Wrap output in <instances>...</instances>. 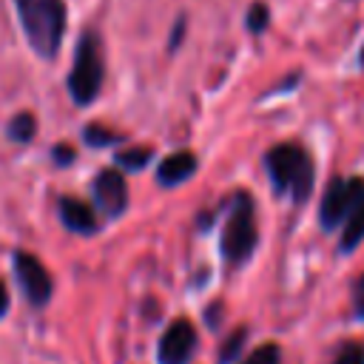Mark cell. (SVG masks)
<instances>
[{"mask_svg": "<svg viewBox=\"0 0 364 364\" xmlns=\"http://www.w3.org/2000/svg\"><path fill=\"white\" fill-rule=\"evenodd\" d=\"M17 20L37 57L51 60L60 51L65 34V3L63 0H14Z\"/></svg>", "mask_w": 364, "mask_h": 364, "instance_id": "6da1fadb", "label": "cell"}, {"mask_svg": "<svg viewBox=\"0 0 364 364\" xmlns=\"http://www.w3.org/2000/svg\"><path fill=\"white\" fill-rule=\"evenodd\" d=\"M264 168L279 193H287L293 202H304L313 193V159L301 145L282 142L264 154Z\"/></svg>", "mask_w": 364, "mask_h": 364, "instance_id": "7a4b0ae2", "label": "cell"}, {"mask_svg": "<svg viewBox=\"0 0 364 364\" xmlns=\"http://www.w3.org/2000/svg\"><path fill=\"white\" fill-rule=\"evenodd\" d=\"M259 245V228H256V208L247 191H236L228 208V219L222 228V239H219V250L222 259L230 264H242L253 256Z\"/></svg>", "mask_w": 364, "mask_h": 364, "instance_id": "3957f363", "label": "cell"}, {"mask_svg": "<svg viewBox=\"0 0 364 364\" xmlns=\"http://www.w3.org/2000/svg\"><path fill=\"white\" fill-rule=\"evenodd\" d=\"M102 46L100 37L94 31H82L77 51H74V65L68 74V94L77 105H88L97 100L100 88H102Z\"/></svg>", "mask_w": 364, "mask_h": 364, "instance_id": "277c9868", "label": "cell"}, {"mask_svg": "<svg viewBox=\"0 0 364 364\" xmlns=\"http://www.w3.org/2000/svg\"><path fill=\"white\" fill-rule=\"evenodd\" d=\"M364 196V179H330L327 188H324V196H321V205H318V222L324 230H333L336 225H341L353 205Z\"/></svg>", "mask_w": 364, "mask_h": 364, "instance_id": "5b68a950", "label": "cell"}, {"mask_svg": "<svg viewBox=\"0 0 364 364\" xmlns=\"http://www.w3.org/2000/svg\"><path fill=\"white\" fill-rule=\"evenodd\" d=\"M14 276L26 293V299L34 304V307H46L48 299H51V273L46 270V264L34 256V253H26V250H14Z\"/></svg>", "mask_w": 364, "mask_h": 364, "instance_id": "8992f818", "label": "cell"}, {"mask_svg": "<svg viewBox=\"0 0 364 364\" xmlns=\"http://www.w3.org/2000/svg\"><path fill=\"white\" fill-rule=\"evenodd\" d=\"M196 350V330L188 318H176L168 324L156 344V361L159 364H188Z\"/></svg>", "mask_w": 364, "mask_h": 364, "instance_id": "52a82bcc", "label": "cell"}, {"mask_svg": "<svg viewBox=\"0 0 364 364\" xmlns=\"http://www.w3.org/2000/svg\"><path fill=\"white\" fill-rule=\"evenodd\" d=\"M94 202L108 219H117L128 208V185H125V176H122V171L117 165L102 168L97 173V179H94Z\"/></svg>", "mask_w": 364, "mask_h": 364, "instance_id": "ba28073f", "label": "cell"}, {"mask_svg": "<svg viewBox=\"0 0 364 364\" xmlns=\"http://www.w3.org/2000/svg\"><path fill=\"white\" fill-rule=\"evenodd\" d=\"M196 173V156L191 151H173L168 154L159 168H156V182L162 188H173V185H182L188 182L191 176Z\"/></svg>", "mask_w": 364, "mask_h": 364, "instance_id": "9c48e42d", "label": "cell"}, {"mask_svg": "<svg viewBox=\"0 0 364 364\" xmlns=\"http://www.w3.org/2000/svg\"><path fill=\"white\" fill-rule=\"evenodd\" d=\"M60 219L68 230L80 233V236H88L97 230V213L91 210L88 202L82 199H74V196H63L60 199Z\"/></svg>", "mask_w": 364, "mask_h": 364, "instance_id": "30bf717a", "label": "cell"}, {"mask_svg": "<svg viewBox=\"0 0 364 364\" xmlns=\"http://www.w3.org/2000/svg\"><path fill=\"white\" fill-rule=\"evenodd\" d=\"M361 239H364V196L353 205V210H350V216L344 219V233H341V250L344 253H350V250H355L358 245H361Z\"/></svg>", "mask_w": 364, "mask_h": 364, "instance_id": "8fae6325", "label": "cell"}, {"mask_svg": "<svg viewBox=\"0 0 364 364\" xmlns=\"http://www.w3.org/2000/svg\"><path fill=\"white\" fill-rule=\"evenodd\" d=\"M6 134H9V139H11V142L26 145V142H31V139H34V134H37V119H34L28 111L14 114V117H11V122H9V128H6Z\"/></svg>", "mask_w": 364, "mask_h": 364, "instance_id": "7c38bea8", "label": "cell"}, {"mask_svg": "<svg viewBox=\"0 0 364 364\" xmlns=\"http://www.w3.org/2000/svg\"><path fill=\"white\" fill-rule=\"evenodd\" d=\"M151 156H154V151L145 148V145H139V148L119 151V154L114 156V165L122 168V171H139V168H145V165L151 162Z\"/></svg>", "mask_w": 364, "mask_h": 364, "instance_id": "4fadbf2b", "label": "cell"}, {"mask_svg": "<svg viewBox=\"0 0 364 364\" xmlns=\"http://www.w3.org/2000/svg\"><path fill=\"white\" fill-rule=\"evenodd\" d=\"M82 139H85L91 148H108V145H119L125 136L117 134V131H108V128H102V125H97V122H91V125L82 131Z\"/></svg>", "mask_w": 364, "mask_h": 364, "instance_id": "5bb4252c", "label": "cell"}, {"mask_svg": "<svg viewBox=\"0 0 364 364\" xmlns=\"http://www.w3.org/2000/svg\"><path fill=\"white\" fill-rule=\"evenodd\" d=\"M267 23H270L267 6H264V3H253V6L247 9V20H245L247 31H250V34H262V31L267 28Z\"/></svg>", "mask_w": 364, "mask_h": 364, "instance_id": "9a60e30c", "label": "cell"}, {"mask_svg": "<svg viewBox=\"0 0 364 364\" xmlns=\"http://www.w3.org/2000/svg\"><path fill=\"white\" fill-rule=\"evenodd\" d=\"M242 364H282V350L279 344H262L253 353H247Z\"/></svg>", "mask_w": 364, "mask_h": 364, "instance_id": "2e32d148", "label": "cell"}, {"mask_svg": "<svg viewBox=\"0 0 364 364\" xmlns=\"http://www.w3.org/2000/svg\"><path fill=\"white\" fill-rule=\"evenodd\" d=\"M245 338H247V330L245 327H239L225 344H222V353H219V364H228V361H233L236 355H239V350H242V344H245Z\"/></svg>", "mask_w": 364, "mask_h": 364, "instance_id": "e0dca14e", "label": "cell"}, {"mask_svg": "<svg viewBox=\"0 0 364 364\" xmlns=\"http://www.w3.org/2000/svg\"><path fill=\"white\" fill-rule=\"evenodd\" d=\"M333 364H364V347L358 341H350L341 347V353L336 355Z\"/></svg>", "mask_w": 364, "mask_h": 364, "instance_id": "ac0fdd59", "label": "cell"}, {"mask_svg": "<svg viewBox=\"0 0 364 364\" xmlns=\"http://www.w3.org/2000/svg\"><path fill=\"white\" fill-rule=\"evenodd\" d=\"M51 156H54V162L57 165H68V162H74V148L71 145H65V142H60V145H54L51 148Z\"/></svg>", "mask_w": 364, "mask_h": 364, "instance_id": "d6986e66", "label": "cell"}, {"mask_svg": "<svg viewBox=\"0 0 364 364\" xmlns=\"http://www.w3.org/2000/svg\"><path fill=\"white\" fill-rule=\"evenodd\" d=\"M353 313L355 318H364V276L355 282V290H353Z\"/></svg>", "mask_w": 364, "mask_h": 364, "instance_id": "ffe728a7", "label": "cell"}, {"mask_svg": "<svg viewBox=\"0 0 364 364\" xmlns=\"http://www.w3.org/2000/svg\"><path fill=\"white\" fill-rule=\"evenodd\" d=\"M9 313V290H6V284L0 282V318Z\"/></svg>", "mask_w": 364, "mask_h": 364, "instance_id": "44dd1931", "label": "cell"}, {"mask_svg": "<svg viewBox=\"0 0 364 364\" xmlns=\"http://www.w3.org/2000/svg\"><path fill=\"white\" fill-rule=\"evenodd\" d=\"M182 28H185V20L179 17V20H176V28H173V37H171V48H176V43H179V37H182V34H179Z\"/></svg>", "mask_w": 364, "mask_h": 364, "instance_id": "7402d4cb", "label": "cell"}, {"mask_svg": "<svg viewBox=\"0 0 364 364\" xmlns=\"http://www.w3.org/2000/svg\"><path fill=\"white\" fill-rule=\"evenodd\" d=\"M358 63H361V68H364V46H361V51H358Z\"/></svg>", "mask_w": 364, "mask_h": 364, "instance_id": "603a6c76", "label": "cell"}]
</instances>
